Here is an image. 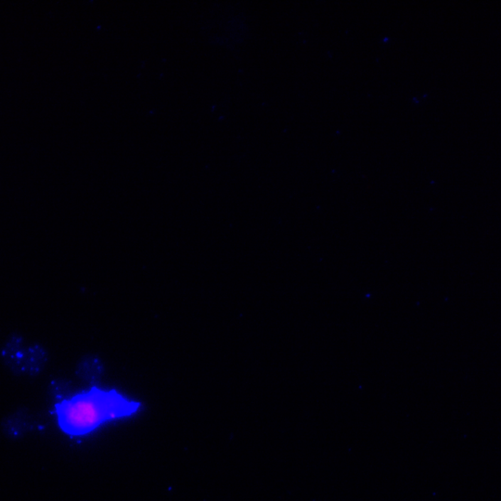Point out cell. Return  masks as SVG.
I'll use <instances>...</instances> for the list:
<instances>
[{
  "label": "cell",
  "instance_id": "cell-1",
  "mask_svg": "<svg viewBox=\"0 0 501 501\" xmlns=\"http://www.w3.org/2000/svg\"><path fill=\"white\" fill-rule=\"evenodd\" d=\"M139 406V403L124 399L117 392L94 388L57 405L56 413L63 432L82 436L95 430L105 421L132 414Z\"/></svg>",
  "mask_w": 501,
  "mask_h": 501
},
{
  "label": "cell",
  "instance_id": "cell-2",
  "mask_svg": "<svg viewBox=\"0 0 501 501\" xmlns=\"http://www.w3.org/2000/svg\"><path fill=\"white\" fill-rule=\"evenodd\" d=\"M26 348H24L23 338L20 334H11L1 349V360L4 365L11 370L12 375H24V357Z\"/></svg>",
  "mask_w": 501,
  "mask_h": 501
},
{
  "label": "cell",
  "instance_id": "cell-3",
  "mask_svg": "<svg viewBox=\"0 0 501 501\" xmlns=\"http://www.w3.org/2000/svg\"><path fill=\"white\" fill-rule=\"evenodd\" d=\"M33 427V418L26 408L18 409L16 411L3 419L1 423L3 433L11 440L22 438L26 433L31 432Z\"/></svg>",
  "mask_w": 501,
  "mask_h": 501
},
{
  "label": "cell",
  "instance_id": "cell-4",
  "mask_svg": "<svg viewBox=\"0 0 501 501\" xmlns=\"http://www.w3.org/2000/svg\"><path fill=\"white\" fill-rule=\"evenodd\" d=\"M105 366L97 355H85L79 360L75 375L82 382L90 385L99 384L104 376Z\"/></svg>",
  "mask_w": 501,
  "mask_h": 501
},
{
  "label": "cell",
  "instance_id": "cell-5",
  "mask_svg": "<svg viewBox=\"0 0 501 501\" xmlns=\"http://www.w3.org/2000/svg\"><path fill=\"white\" fill-rule=\"evenodd\" d=\"M48 361V352L41 345L33 344L26 348L24 357V373L36 377L43 372Z\"/></svg>",
  "mask_w": 501,
  "mask_h": 501
},
{
  "label": "cell",
  "instance_id": "cell-6",
  "mask_svg": "<svg viewBox=\"0 0 501 501\" xmlns=\"http://www.w3.org/2000/svg\"><path fill=\"white\" fill-rule=\"evenodd\" d=\"M74 388L72 382L63 378L54 379L48 385V394L55 406L60 405L65 401L72 399Z\"/></svg>",
  "mask_w": 501,
  "mask_h": 501
}]
</instances>
